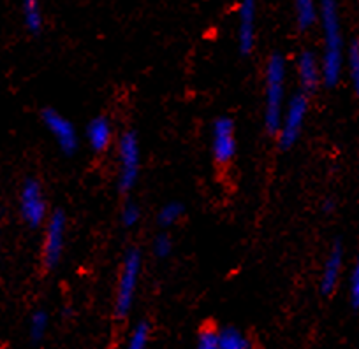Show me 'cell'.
<instances>
[{"label":"cell","mask_w":359,"mask_h":349,"mask_svg":"<svg viewBox=\"0 0 359 349\" xmlns=\"http://www.w3.org/2000/svg\"><path fill=\"white\" fill-rule=\"evenodd\" d=\"M319 25L323 29V83L327 88L338 85L344 72V34H341L340 13L334 0H320Z\"/></svg>","instance_id":"6da1fadb"},{"label":"cell","mask_w":359,"mask_h":349,"mask_svg":"<svg viewBox=\"0 0 359 349\" xmlns=\"http://www.w3.org/2000/svg\"><path fill=\"white\" fill-rule=\"evenodd\" d=\"M285 81H287V62L284 55L273 53L266 62L264 69V114L262 122L269 136H277L285 109Z\"/></svg>","instance_id":"7a4b0ae2"},{"label":"cell","mask_w":359,"mask_h":349,"mask_svg":"<svg viewBox=\"0 0 359 349\" xmlns=\"http://www.w3.org/2000/svg\"><path fill=\"white\" fill-rule=\"evenodd\" d=\"M141 269H143V257L137 250H129L123 257L120 265L118 283L115 292V316L123 320L133 311L136 302L137 286L141 279Z\"/></svg>","instance_id":"3957f363"},{"label":"cell","mask_w":359,"mask_h":349,"mask_svg":"<svg viewBox=\"0 0 359 349\" xmlns=\"http://www.w3.org/2000/svg\"><path fill=\"white\" fill-rule=\"evenodd\" d=\"M116 158H118V174L116 186L120 193H130L137 185L141 172V146L140 137L134 130H127L116 143Z\"/></svg>","instance_id":"277c9868"},{"label":"cell","mask_w":359,"mask_h":349,"mask_svg":"<svg viewBox=\"0 0 359 349\" xmlns=\"http://www.w3.org/2000/svg\"><path fill=\"white\" fill-rule=\"evenodd\" d=\"M309 114V95L306 93H294L285 104L282 122L278 127L277 139L282 150H291L299 141L303 134V127Z\"/></svg>","instance_id":"5b68a950"},{"label":"cell","mask_w":359,"mask_h":349,"mask_svg":"<svg viewBox=\"0 0 359 349\" xmlns=\"http://www.w3.org/2000/svg\"><path fill=\"white\" fill-rule=\"evenodd\" d=\"M65 232H67V218L64 211H55L50 214L44 227L43 241V264L48 271H53L62 260L65 248Z\"/></svg>","instance_id":"8992f818"},{"label":"cell","mask_w":359,"mask_h":349,"mask_svg":"<svg viewBox=\"0 0 359 349\" xmlns=\"http://www.w3.org/2000/svg\"><path fill=\"white\" fill-rule=\"evenodd\" d=\"M20 214L30 228H39L48 221V204L43 188L36 179H27L20 192Z\"/></svg>","instance_id":"52a82bcc"},{"label":"cell","mask_w":359,"mask_h":349,"mask_svg":"<svg viewBox=\"0 0 359 349\" xmlns=\"http://www.w3.org/2000/svg\"><path fill=\"white\" fill-rule=\"evenodd\" d=\"M238 151L236 125L229 116H220L212 127V155L219 165H227L234 160Z\"/></svg>","instance_id":"ba28073f"},{"label":"cell","mask_w":359,"mask_h":349,"mask_svg":"<svg viewBox=\"0 0 359 349\" xmlns=\"http://www.w3.org/2000/svg\"><path fill=\"white\" fill-rule=\"evenodd\" d=\"M43 123L48 129V132L57 141V146L67 157L74 155L79 150V136L76 132V127L72 122H69L64 114H60L55 109L43 111Z\"/></svg>","instance_id":"9c48e42d"},{"label":"cell","mask_w":359,"mask_h":349,"mask_svg":"<svg viewBox=\"0 0 359 349\" xmlns=\"http://www.w3.org/2000/svg\"><path fill=\"white\" fill-rule=\"evenodd\" d=\"M255 25H257V0H240L236 43L238 51L243 57H248L254 51Z\"/></svg>","instance_id":"30bf717a"},{"label":"cell","mask_w":359,"mask_h":349,"mask_svg":"<svg viewBox=\"0 0 359 349\" xmlns=\"http://www.w3.org/2000/svg\"><path fill=\"white\" fill-rule=\"evenodd\" d=\"M296 72H298V81L303 93H312L319 88L323 83V65L320 58L313 51H302L296 62Z\"/></svg>","instance_id":"8fae6325"},{"label":"cell","mask_w":359,"mask_h":349,"mask_svg":"<svg viewBox=\"0 0 359 349\" xmlns=\"http://www.w3.org/2000/svg\"><path fill=\"white\" fill-rule=\"evenodd\" d=\"M341 269H344V246H341L340 241H337L331 246L326 262L323 265V272H320L319 292L323 295H333L334 290L338 288V283H340Z\"/></svg>","instance_id":"7c38bea8"},{"label":"cell","mask_w":359,"mask_h":349,"mask_svg":"<svg viewBox=\"0 0 359 349\" xmlns=\"http://www.w3.org/2000/svg\"><path fill=\"white\" fill-rule=\"evenodd\" d=\"M86 143L95 153H102L113 143V125L106 116H95L85 130Z\"/></svg>","instance_id":"4fadbf2b"},{"label":"cell","mask_w":359,"mask_h":349,"mask_svg":"<svg viewBox=\"0 0 359 349\" xmlns=\"http://www.w3.org/2000/svg\"><path fill=\"white\" fill-rule=\"evenodd\" d=\"M294 11L296 22L303 32L319 23V6L316 0H294Z\"/></svg>","instance_id":"5bb4252c"},{"label":"cell","mask_w":359,"mask_h":349,"mask_svg":"<svg viewBox=\"0 0 359 349\" xmlns=\"http://www.w3.org/2000/svg\"><path fill=\"white\" fill-rule=\"evenodd\" d=\"M22 13L27 30L32 34H39L44 25L41 0H22Z\"/></svg>","instance_id":"9a60e30c"},{"label":"cell","mask_w":359,"mask_h":349,"mask_svg":"<svg viewBox=\"0 0 359 349\" xmlns=\"http://www.w3.org/2000/svg\"><path fill=\"white\" fill-rule=\"evenodd\" d=\"M220 349H252V341L236 327H224L219 330Z\"/></svg>","instance_id":"2e32d148"},{"label":"cell","mask_w":359,"mask_h":349,"mask_svg":"<svg viewBox=\"0 0 359 349\" xmlns=\"http://www.w3.org/2000/svg\"><path fill=\"white\" fill-rule=\"evenodd\" d=\"M48 327H50V316H48L46 311H36L29 321V335L32 342L43 341L44 335L48 334Z\"/></svg>","instance_id":"e0dca14e"},{"label":"cell","mask_w":359,"mask_h":349,"mask_svg":"<svg viewBox=\"0 0 359 349\" xmlns=\"http://www.w3.org/2000/svg\"><path fill=\"white\" fill-rule=\"evenodd\" d=\"M185 214V207L182 202H169L158 211L157 214V223L161 227H172V225L178 223L182 220V216Z\"/></svg>","instance_id":"ac0fdd59"},{"label":"cell","mask_w":359,"mask_h":349,"mask_svg":"<svg viewBox=\"0 0 359 349\" xmlns=\"http://www.w3.org/2000/svg\"><path fill=\"white\" fill-rule=\"evenodd\" d=\"M148 342H150V323L140 321L130 332L126 349H147Z\"/></svg>","instance_id":"d6986e66"},{"label":"cell","mask_w":359,"mask_h":349,"mask_svg":"<svg viewBox=\"0 0 359 349\" xmlns=\"http://www.w3.org/2000/svg\"><path fill=\"white\" fill-rule=\"evenodd\" d=\"M347 69L348 78H351L352 88L355 97L359 99V41H352L347 50Z\"/></svg>","instance_id":"ffe728a7"},{"label":"cell","mask_w":359,"mask_h":349,"mask_svg":"<svg viewBox=\"0 0 359 349\" xmlns=\"http://www.w3.org/2000/svg\"><path fill=\"white\" fill-rule=\"evenodd\" d=\"M196 349H220L219 330L213 327H203L196 339Z\"/></svg>","instance_id":"44dd1931"},{"label":"cell","mask_w":359,"mask_h":349,"mask_svg":"<svg viewBox=\"0 0 359 349\" xmlns=\"http://www.w3.org/2000/svg\"><path fill=\"white\" fill-rule=\"evenodd\" d=\"M140 220H141V209L137 204L127 202L126 206L122 207V211H120V221H122V225L126 228L136 227V225L140 223Z\"/></svg>","instance_id":"7402d4cb"},{"label":"cell","mask_w":359,"mask_h":349,"mask_svg":"<svg viewBox=\"0 0 359 349\" xmlns=\"http://www.w3.org/2000/svg\"><path fill=\"white\" fill-rule=\"evenodd\" d=\"M348 300L354 309H359V255L351 271V278H348Z\"/></svg>","instance_id":"603a6c76"},{"label":"cell","mask_w":359,"mask_h":349,"mask_svg":"<svg viewBox=\"0 0 359 349\" xmlns=\"http://www.w3.org/2000/svg\"><path fill=\"white\" fill-rule=\"evenodd\" d=\"M151 250H154V255L157 258L171 257V253H172L171 237L165 236V234H161V236H157V237H155L154 244H151Z\"/></svg>","instance_id":"cb8c5ba5"},{"label":"cell","mask_w":359,"mask_h":349,"mask_svg":"<svg viewBox=\"0 0 359 349\" xmlns=\"http://www.w3.org/2000/svg\"><path fill=\"white\" fill-rule=\"evenodd\" d=\"M323 209L326 211V213H330V211H333V202H331V200H327V202L323 206Z\"/></svg>","instance_id":"d4e9b609"}]
</instances>
